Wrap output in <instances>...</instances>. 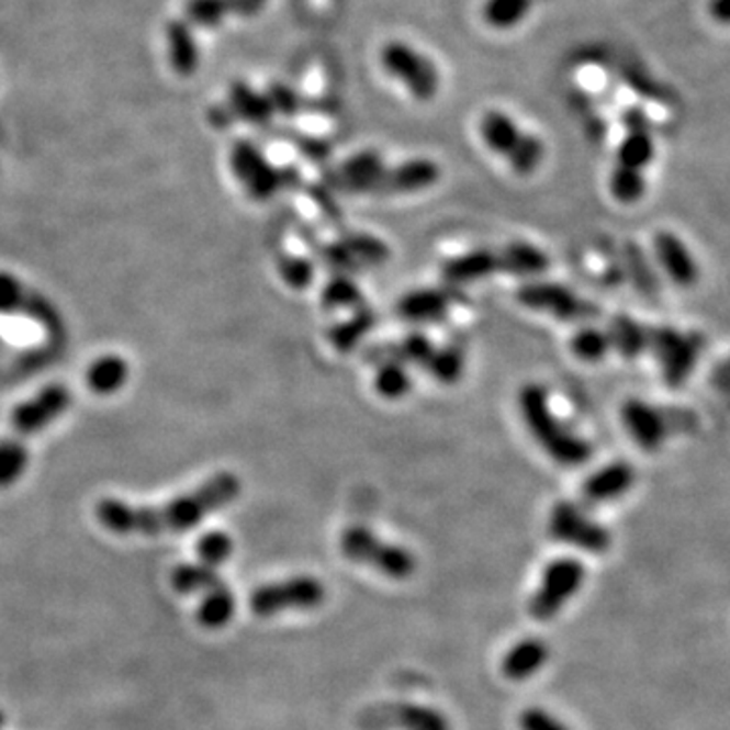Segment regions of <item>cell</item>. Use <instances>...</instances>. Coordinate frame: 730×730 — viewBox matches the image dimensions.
<instances>
[{
	"instance_id": "obj_42",
	"label": "cell",
	"mask_w": 730,
	"mask_h": 730,
	"mask_svg": "<svg viewBox=\"0 0 730 730\" xmlns=\"http://www.w3.org/2000/svg\"><path fill=\"white\" fill-rule=\"evenodd\" d=\"M279 274L294 291H305L315 280V265L303 256L282 254L279 258Z\"/></svg>"
},
{
	"instance_id": "obj_36",
	"label": "cell",
	"mask_w": 730,
	"mask_h": 730,
	"mask_svg": "<svg viewBox=\"0 0 730 730\" xmlns=\"http://www.w3.org/2000/svg\"><path fill=\"white\" fill-rule=\"evenodd\" d=\"M572 353L586 363H598L611 353V339L607 329L583 327L574 333L571 341Z\"/></svg>"
},
{
	"instance_id": "obj_18",
	"label": "cell",
	"mask_w": 730,
	"mask_h": 730,
	"mask_svg": "<svg viewBox=\"0 0 730 730\" xmlns=\"http://www.w3.org/2000/svg\"><path fill=\"white\" fill-rule=\"evenodd\" d=\"M636 478H638L636 469L625 461H615L600 467L584 481L581 490L583 499L588 505L607 504L613 499H619L625 493L633 490Z\"/></svg>"
},
{
	"instance_id": "obj_5",
	"label": "cell",
	"mask_w": 730,
	"mask_h": 730,
	"mask_svg": "<svg viewBox=\"0 0 730 730\" xmlns=\"http://www.w3.org/2000/svg\"><path fill=\"white\" fill-rule=\"evenodd\" d=\"M625 430L641 451L655 452L670 435L694 433L698 416L688 408H658L639 398H629L621 408Z\"/></svg>"
},
{
	"instance_id": "obj_21",
	"label": "cell",
	"mask_w": 730,
	"mask_h": 730,
	"mask_svg": "<svg viewBox=\"0 0 730 730\" xmlns=\"http://www.w3.org/2000/svg\"><path fill=\"white\" fill-rule=\"evenodd\" d=\"M524 134L526 131L519 128L518 122L502 110H487L479 120L481 141L492 153L505 159H509V155L516 150Z\"/></svg>"
},
{
	"instance_id": "obj_46",
	"label": "cell",
	"mask_w": 730,
	"mask_h": 730,
	"mask_svg": "<svg viewBox=\"0 0 730 730\" xmlns=\"http://www.w3.org/2000/svg\"><path fill=\"white\" fill-rule=\"evenodd\" d=\"M229 2H232V13L239 14V16H254L265 9L268 0H229Z\"/></svg>"
},
{
	"instance_id": "obj_38",
	"label": "cell",
	"mask_w": 730,
	"mask_h": 730,
	"mask_svg": "<svg viewBox=\"0 0 730 730\" xmlns=\"http://www.w3.org/2000/svg\"><path fill=\"white\" fill-rule=\"evenodd\" d=\"M544 141L536 134L526 133L521 136L516 150L509 155V167L518 175L536 173L544 162Z\"/></svg>"
},
{
	"instance_id": "obj_22",
	"label": "cell",
	"mask_w": 730,
	"mask_h": 730,
	"mask_svg": "<svg viewBox=\"0 0 730 730\" xmlns=\"http://www.w3.org/2000/svg\"><path fill=\"white\" fill-rule=\"evenodd\" d=\"M128 378H131V366L126 359L116 353H108L96 359L86 373L90 392L104 398L119 394L128 382Z\"/></svg>"
},
{
	"instance_id": "obj_24",
	"label": "cell",
	"mask_w": 730,
	"mask_h": 730,
	"mask_svg": "<svg viewBox=\"0 0 730 730\" xmlns=\"http://www.w3.org/2000/svg\"><path fill=\"white\" fill-rule=\"evenodd\" d=\"M227 110L232 119L246 120L252 124H268L274 116V108L266 93H258L248 83H234L229 90Z\"/></svg>"
},
{
	"instance_id": "obj_1",
	"label": "cell",
	"mask_w": 730,
	"mask_h": 730,
	"mask_svg": "<svg viewBox=\"0 0 730 730\" xmlns=\"http://www.w3.org/2000/svg\"><path fill=\"white\" fill-rule=\"evenodd\" d=\"M242 493V481L232 471L205 479L193 492L160 505H133L106 497L96 505V519L102 528L119 536L157 538L198 528L203 519L226 509Z\"/></svg>"
},
{
	"instance_id": "obj_14",
	"label": "cell",
	"mask_w": 730,
	"mask_h": 730,
	"mask_svg": "<svg viewBox=\"0 0 730 730\" xmlns=\"http://www.w3.org/2000/svg\"><path fill=\"white\" fill-rule=\"evenodd\" d=\"M363 730H452L449 718L433 706L414 703H380L361 710Z\"/></svg>"
},
{
	"instance_id": "obj_37",
	"label": "cell",
	"mask_w": 730,
	"mask_h": 730,
	"mask_svg": "<svg viewBox=\"0 0 730 730\" xmlns=\"http://www.w3.org/2000/svg\"><path fill=\"white\" fill-rule=\"evenodd\" d=\"M609 187H611V195L615 200L624 205H633L645 195L648 183H645L643 171L615 165Z\"/></svg>"
},
{
	"instance_id": "obj_35",
	"label": "cell",
	"mask_w": 730,
	"mask_h": 730,
	"mask_svg": "<svg viewBox=\"0 0 730 730\" xmlns=\"http://www.w3.org/2000/svg\"><path fill=\"white\" fill-rule=\"evenodd\" d=\"M321 303L329 311L337 308H359L363 306V292L351 274H333L329 282L323 287Z\"/></svg>"
},
{
	"instance_id": "obj_47",
	"label": "cell",
	"mask_w": 730,
	"mask_h": 730,
	"mask_svg": "<svg viewBox=\"0 0 730 730\" xmlns=\"http://www.w3.org/2000/svg\"><path fill=\"white\" fill-rule=\"evenodd\" d=\"M710 14L718 23L730 25V0H710Z\"/></svg>"
},
{
	"instance_id": "obj_9",
	"label": "cell",
	"mask_w": 730,
	"mask_h": 730,
	"mask_svg": "<svg viewBox=\"0 0 730 730\" xmlns=\"http://www.w3.org/2000/svg\"><path fill=\"white\" fill-rule=\"evenodd\" d=\"M229 162L232 171L238 177L239 186L246 189V193L254 201L272 200L279 191L296 186L301 179V175L294 169L274 167L266 159L265 153L250 141H238L234 145Z\"/></svg>"
},
{
	"instance_id": "obj_4",
	"label": "cell",
	"mask_w": 730,
	"mask_h": 730,
	"mask_svg": "<svg viewBox=\"0 0 730 730\" xmlns=\"http://www.w3.org/2000/svg\"><path fill=\"white\" fill-rule=\"evenodd\" d=\"M518 404L531 437L558 465L579 467L593 459V445L558 418L550 406L546 388L540 384L524 385Z\"/></svg>"
},
{
	"instance_id": "obj_10",
	"label": "cell",
	"mask_w": 730,
	"mask_h": 730,
	"mask_svg": "<svg viewBox=\"0 0 730 730\" xmlns=\"http://www.w3.org/2000/svg\"><path fill=\"white\" fill-rule=\"evenodd\" d=\"M586 581V569L576 558H557L544 569L538 591L528 603L534 621L548 624L557 619L558 613L566 607Z\"/></svg>"
},
{
	"instance_id": "obj_43",
	"label": "cell",
	"mask_w": 730,
	"mask_h": 730,
	"mask_svg": "<svg viewBox=\"0 0 730 730\" xmlns=\"http://www.w3.org/2000/svg\"><path fill=\"white\" fill-rule=\"evenodd\" d=\"M268 100L274 108V114H282V116H294L296 112H301L303 108V98L294 92L289 86L284 83H274L268 90Z\"/></svg>"
},
{
	"instance_id": "obj_11",
	"label": "cell",
	"mask_w": 730,
	"mask_h": 730,
	"mask_svg": "<svg viewBox=\"0 0 730 730\" xmlns=\"http://www.w3.org/2000/svg\"><path fill=\"white\" fill-rule=\"evenodd\" d=\"M327 598V588L319 579L299 574L277 583L258 586L250 597V609L258 617H274L284 611H311Z\"/></svg>"
},
{
	"instance_id": "obj_26",
	"label": "cell",
	"mask_w": 730,
	"mask_h": 730,
	"mask_svg": "<svg viewBox=\"0 0 730 730\" xmlns=\"http://www.w3.org/2000/svg\"><path fill=\"white\" fill-rule=\"evenodd\" d=\"M372 363L378 366L373 373V390L385 400L404 398L412 388L411 368L396 358H378Z\"/></svg>"
},
{
	"instance_id": "obj_32",
	"label": "cell",
	"mask_w": 730,
	"mask_h": 730,
	"mask_svg": "<svg viewBox=\"0 0 730 730\" xmlns=\"http://www.w3.org/2000/svg\"><path fill=\"white\" fill-rule=\"evenodd\" d=\"M655 157V143L651 131H627L617 146V165L643 171Z\"/></svg>"
},
{
	"instance_id": "obj_12",
	"label": "cell",
	"mask_w": 730,
	"mask_h": 730,
	"mask_svg": "<svg viewBox=\"0 0 730 730\" xmlns=\"http://www.w3.org/2000/svg\"><path fill=\"white\" fill-rule=\"evenodd\" d=\"M548 534L557 542L581 548L591 554H605L611 548L609 530L574 502L554 504L548 516Z\"/></svg>"
},
{
	"instance_id": "obj_2",
	"label": "cell",
	"mask_w": 730,
	"mask_h": 730,
	"mask_svg": "<svg viewBox=\"0 0 730 730\" xmlns=\"http://www.w3.org/2000/svg\"><path fill=\"white\" fill-rule=\"evenodd\" d=\"M71 406V392L64 384H49L35 396L21 402L11 425L0 438V490L14 485L25 475L29 465V437H37L54 425Z\"/></svg>"
},
{
	"instance_id": "obj_33",
	"label": "cell",
	"mask_w": 730,
	"mask_h": 730,
	"mask_svg": "<svg viewBox=\"0 0 730 730\" xmlns=\"http://www.w3.org/2000/svg\"><path fill=\"white\" fill-rule=\"evenodd\" d=\"M341 242L349 248V252L356 256L358 265L363 268H373V266H382L390 260V248L385 246V242L375 238L372 234H363V232H346L341 236Z\"/></svg>"
},
{
	"instance_id": "obj_6",
	"label": "cell",
	"mask_w": 730,
	"mask_h": 730,
	"mask_svg": "<svg viewBox=\"0 0 730 730\" xmlns=\"http://www.w3.org/2000/svg\"><path fill=\"white\" fill-rule=\"evenodd\" d=\"M341 554L361 566L384 574L394 581H406L416 572V557L404 546L392 544L382 540L368 526H349L339 538Z\"/></svg>"
},
{
	"instance_id": "obj_17",
	"label": "cell",
	"mask_w": 730,
	"mask_h": 730,
	"mask_svg": "<svg viewBox=\"0 0 730 730\" xmlns=\"http://www.w3.org/2000/svg\"><path fill=\"white\" fill-rule=\"evenodd\" d=\"M653 252L658 265L664 268L667 279L677 287L688 289L698 280V265L694 260L688 246L672 232H660L653 238Z\"/></svg>"
},
{
	"instance_id": "obj_15",
	"label": "cell",
	"mask_w": 730,
	"mask_h": 730,
	"mask_svg": "<svg viewBox=\"0 0 730 730\" xmlns=\"http://www.w3.org/2000/svg\"><path fill=\"white\" fill-rule=\"evenodd\" d=\"M388 169L375 150H361L329 171L327 183L349 195H384Z\"/></svg>"
},
{
	"instance_id": "obj_8",
	"label": "cell",
	"mask_w": 730,
	"mask_h": 730,
	"mask_svg": "<svg viewBox=\"0 0 730 730\" xmlns=\"http://www.w3.org/2000/svg\"><path fill=\"white\" fill-rule=\"evenodd\" d=\"M380 66L392 80L411 92L416 102H430L440 88V74L430 57L406 41H388L380 52Z\"/></svg>"
},
{
	"instance_id": "obj_3",
	"label": "cell",
	"mask_w": 730,
	"mask_h": 730,
	"mask_svg": "<svg viewBox=\"0 0 730 730\" xmlns=\"http://www.w3.org/2000/svg\"><path fill=\"white\" fill-rule=\"evenodd\" d=\"M550 266L548 254L528 244L512 242L504 248H479L471 252L449 258L440 266V274L449 287H463L469 282L490 279L497 272L514 277H538L544 274Z\"/></svg>"
},
{
	"instance_id": "obj_41",
	"label": "cell",
	"mask_w": 730,
	"mask_h": 730,
	"mask_svg": "<svg viewBox=\"0 0 730 730\" xmlns=\"http://www.w3.org/2000/svg\"><path fill=\"white\" fill-rule=\"evenodd\" d=\"M187 19L200 27H217L226 21L232 13L229 0H189L187 2Z\"/></svg>"
},
{
	"instance_id": "obj_39",
	"label": "cell",
	"mask_w": 730,
	"mask_h": 730,
	"mask_svg": "<svg viewBox=\"0 0 730 730\" xmlns=\"http://www.w3.org/2000/svg\"><path fill=\"white\" fill-rule=\"evenodd\" d=\"M35 305L29 301L25 287L9 272H0V313L2 315H35ZM37 317V315H35Z\"/></svg>"
},
{
	"instance_id": "obj_30",
	"label": "cell",
	"mask_w": 730,
	"mask_h": 730,
	"mask_svg": "<svg viewBox=\"0 0 730 730\" xmlns=\"http://www.w3.org/2000/svg\"><path fill=\"white\" fill-rule=\"evenodd\" d=\"M236 613V597L224 581L205 593V598L198 609V621L207 629L226 627Z\"/></svg>"
},
{
	"instance_id": "obj_28",
	"label": "cell",
	"mask_w": 730,
	"mask_h": 730,
	"mask_svg": "<svg viewBox=\"0 0 730 730\" xmlns=\"http://www.w3.org/2000/svg\"><path fill=\"white\" fill-rule=\"evenodd\" d=\"M467 358L465 347L459 341H449L445 346L437 347L430 361L426 363V372L437 380L438 384H457L465 373Z\"/></svg>"
},
{
	"instance_id": "obj_34",
	"label": "cell",
	"mask_w": 730,
	"mask_h": 730,
	"mask_svg": "<svg viewBox=\"0 0 730 730\" xmlns=\"http://www.w3.org/2000/svg\"><path fill=\"white\" fill-rule=\"evenodd\" d=\"M222 583L220 574L212 566L205 564H181L171 574V584L175 591L181 595H195V593H207L213 586Z\"/></svg>"
},
{
	"instance_id": "obj_40",
	"label": "cell",
	"mask_w": 730,
	"mask_h": 730,
	"mask_svg": "<svg viewBox=\"0 0 730 730\" xmlns=\"http://www.w3.org/2000/svg\"><path fill=\"white\" fill-rule=\"evenodd\" d=\"M198 554H200L201 564L217 569L234 554V540L226 531H207L198 542Z\"/></svg>"
},
{
	"instance_id": "obj_20",
	"label": "cell",
	"mask_w": 730,
	"mask_h": 730,
	"mask_svg": "<svg viewBox=\"0 0 730 730\" xmlns=\"http://www.w3.org/2000/svg\"><path fill=\"white\" fill-rule=\"evenodd\" d=\"M550 658V648L544 639L526 638L514 643L502 660V672L507 680L521 682L538 674Z\"/></svg>"
},
{
	"instance_id": "obj_16",
	"label": "cell",
	"mask_w": 730,
	"mask_h": 730,
	"mask_svg": "<svg viewBox=\"0 0 730 730\" xmlns=\"http://www.w3.org/2000/svg\"><path fill=\"white\" fill-rule=\"evenodd\" d=\"M463 294L457 287L447 289H418L406 292L398 303V315L408 323L426 325L445 321L451 313L452 305L461 301Z\"/></svg>"
},
{
	"instance_id": "obj_13",
	"label": "cell",
	"mask_w": 730,
	"mask_h": 730,
	"mask_svg": "<svg viewBox=\"0 0 730 730\" xmlns=\"http://www.w3.org/2000/svg\"><path fill=\"white\" fill-rule=\"evenodd\" d=\"M516 296L526 308L546 313L558 321H591L600 315V308L595 303L558 282H526L519 287Z\"/></svg>"
},
{
	"instance_id": "obj_44",
	"label": "cell",
	"mask_w": 730,
	"mask_h": 730,
	"mask_svg": "<svg viewBox=\"0 0 730 730\" xmlns=\"http://www.w3.org/2000/svg\"><path fill=\"white\" fill-rule=\"evenodd\" d=\"M519 729L521 730H571L560 718L554 717L552 712H548L544 708L531 706L526 708L519 715Z\"/></svg>"
},
{
	"instance_id": "obj_7",
	"label": "cell",
	"mask_w": 730,
	"mask_h": 730,
	"mask_svg": "<svg viewBox=\"0 0 730 730\" xmlns=\"http://www.w3.org/2000/svg\"><path fill=\"white\" fill-rule=\"evenodd\" d=\"M706 347V337L698 332H680L676 327H651L650 349L658 361L662 380L670 388H680L690 380Z\"/></svg>"
},
{
	"instance_id": "obj_31",
	"label": "cell",
	"mask_w": 730,
	"mask_h": 730,
	"mask_svg": "<svg viewBox=\"0 0 730 730\" xmlns=\"http://www.w3.org/2000/svg\"><path fill=\"white\" fill-rule=\"evenodd\" d=\"M534 0H485L481 7V16L487 27L495 31H509L526 21Z\"/></svg>"
},
{
	"instance_id": "obj_45",
	"label": "cell",
	"mask_w": 730,
	"mask_h": 730,
	"mask_svg": "<svg viewBox=\"0 0 730 730\" xmlns=\"http://www.w3.org/2000/svg\"><path fill=\"white\" fill-rule=\"evenodd\" d=\"M710 382L722 394H730V358L720 361L710 373Z\"/></svg>"
},
{
	"instance_id": "obj_19",
	"label": "cell",
	"mask_w": 730,
	"mask_h": 730,
	"mask_svg": "<svg viewBox=\"0 0 730 730\" xmlns=\"http://www.w3.org/2000/svg\"><path fill=\"white\" fill-rule=\"evenodd\" d=\"M440 179V167L435 160L411 159L394 165L388 169L385 177L384 195H400V193H416L437 186Z\"/></svg>"
},
{
	"instance_id": "obj_25",
	"label": "cell",
	"mask_w": 730,
	"mask_h": 730,
	"mask_svg": "<svg viewBox=\"0 0 730 730\" xmlns=\"http://www.w3.org/2000/svg\"><path fill=\"white\" fill-rule=\"evenodd\" d=\"M169 59L179 76H191L200 67V49L191 29L183 21H173L167 27Z\"/></svg>"
},
{
	"instance_id": "obj_23",
	"label": "cell",
	"mask_w": 730,
	"mask_h": 730,
	"mask_svg": "<svg viewBox=\"0 0 730 730\" xmlns=\"http://www.w3.org/2000/svg\"><path fill=\"white\" fill-rule=\"evenodd\" d=\"M650 325H643L641 321L633 319L629 315H617L613 317L609 325V339L611 349L617 351L621 358L638 359L650 349Z\"/></svg>"
},
{
	"instance_id": "obj_29",
	"label": "cell",
	"mask_w": 730,
	"mask_h": 730,
	"mask_svg": "<svg viewBox=\"0 0 730 730\" xmlns=\"http://www.w3.org/2000/svg\"><path fill=\"white\" fill-rule=\"evenodd\" d=\"M624 272L645 299H655L660 294L658 274L651 268L650 260H648L645 252L641 250L638 242H627L625 244Z\"/></svg>"
},
{
	"instance_id": "obj_27",
	"label": "cell",
	"mask_w": 730,
	"mask_h": 730,
	"mask_svg": "<svg viewBox=\"0 0 730 730\" xmlns=\"http://www.w3.org/2000/svg\"><path fill=\"white\" fill-rule=\"evenodd\" d=\"M375 327V313L368 306H359L349 319L333 325L327 337L339 353H349L361 344V339Z\"/></svg>"
}]
</instances>
